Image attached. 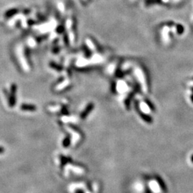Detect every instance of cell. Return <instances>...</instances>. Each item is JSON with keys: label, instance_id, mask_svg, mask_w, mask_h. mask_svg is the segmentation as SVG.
<instances>
[{"label": "cell", "instance_id": "6", "mask_svg": "<svg viewBox=\"0 0 193 193\" xmlns=\"http://www.w3.org/2000/svg\"><path fill=\"white\" fill-rule=\"evenodd\" d=\"M191 161H192V162L193 163V155H192V157H191Z\"/></svg>", "mask_w": 193, "mask_h": 193}, {"label": "cell", "instance_id": "1", "mask_svg": "<svg viewBox=\"0 0 193 193\" xmlns=\"http://www.w3.org/2000/svg\"><path fill=\"white\" fill-rule=\"evenodd\" d=\"M16 87L14 84L12 85V89H11V97L10 99V105L11 107H13L14 105L15 102V95H16Z\"/></svg>", "mask_w": 193, "mask_h": 193}, {"label": "cell", "instance_id": "2", "mask_svg": "<svg viewBox=\"0 0 193 193\" xmlns=\"http://www.w3.org/2000/svg\"><path fill=\"white\" fill-rule=\"evenodd\" d=\"M155 180L157 182V183L159 184V187H160V188L162 189V190L163 191V192H167V187H166V185H165V182L163 180H162V178H161L159 176H156L155 177Z\"/></svg>", "mask_w": 193, "mask_h": 193}, {"label": "cell", "instance_id": "4", "mask_svg": "<svg viewBox=\"0 0 193 193\" xmlns=\"http://www.w3.org/2000/svg\"><path fill=\"white\" fill-rule=\"evenodd\" d=\"M21 109L24 111H35L36 107L34 105H31V104H23L21 106Z\"/></svg>", "mask_w": 193, "mask_h": 193}, {"label": "cell", "instance_id": "5", "mask_svg": "<svg viewBox=\"0 0 193 193\" xmlns=\"http://www.w3.org/2000/svg\"><path fill=\"white\" fill-rule=\"evenodd\" d=\"M145 193H152V191L150 190V188L147 187V188H146V189H145Z\"/></svg>", "mask_w": 193, "mask_h": 193}, {"label": "cell", "instance_id": "3", "mask_svg": "<svg viewBox=\"0 0 193 193\" xmlns=\"http://www.w3.org/2000/svg\"><path fill=\"white\" fill-rule=\"evenodd\" d=\"M93 107H94L93 104H88V105L87 106L85 110H84V112L82 113L81 117L82 118V119H84V118H86V117L88 115H89V113L91 112V111H92V109H93Z\"/></svg>", "mask_w": 193, "mask_h": 193}]
</instances>
